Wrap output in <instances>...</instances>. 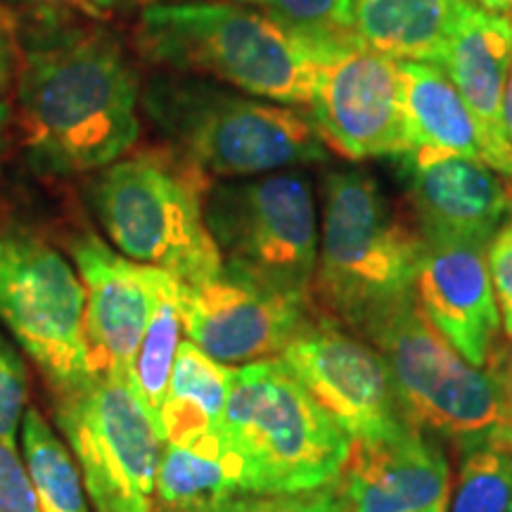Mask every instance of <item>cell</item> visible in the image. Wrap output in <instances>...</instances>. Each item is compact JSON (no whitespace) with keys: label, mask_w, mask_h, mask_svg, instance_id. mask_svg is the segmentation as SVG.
I'll return each mask as SVG.
<instances>
[{"label":"cell","mask_w":512,"mask_h":512,"mask_svg":"<svg viewBox=\"0 0 512 512\" xmlns=\"http://www.w3.org/2000/svg\"><path fill=\"white\" fill-rule=\"evenodd\" d=\"M512 64V24L460 0L439 67L453 81L477 126L482 159L512 185V143L503 117V95Z\"/></svg>","instance_id":"16"},{"label":"cell","mask_w":512,"mask_h":512,"mask_svg":"<svg viewBox=\"0 0 512 512\" xmlns=\"http://www.w3.org/2000/svg\"><path fill=\"white\" fill-rule=\"evenodd\" d=\"M12 3L38 5V8H48V10L81 12V15L105 19V17L117 15V12L128 8V3H131V0H12Z\"/></svg>","instance_id":"31"},{"label":"cell","mask_w":512,"mask_h":512,"mask_svg":"<svg viewBox=\"0 0 512 512\" xmlns=\"http://www.w3.org/2000/svg\"><path fill=\"white\" fill-rule=\"evenodd\" d=\"M83 316L86 292L76 268L31 230L0 228V320L55 396L95 375Z\"/></svg>","instance_id":"9"},{"label":"cell","mask_w":512,"mask_h":512,"mask_svg":"<svg viewBox=\"0 0 512 512\" xmlns=\"http://www.w3.org/2000/svg\"><path fill=\"white\" fill-rule=\"evenodd\" d=\"M283 496H264V494H238L219 505H211L200 512H278Z\"/></svg>","instance_id":"32"},{"label":"cell","mask_w":512,"mask_h":512,"mask_svg":"<svg viewBox=\"0 0 512 512\" xmlns=\"http://www.w3.org/2000/svg\"><path fill=\"white\" fill-rule=\"evenodd\" d=\"M413 294L434 328L472 366L491 368L501 313L484 245L425 242Z\"/></svg>","instance_id":"17"},{"label":"cell","mask_w":512,"mask_h":512,"mask_svg":"<svg viewBox=\"0 0 512 512\" xmlns=\"http://www.w3.org/2000/svg\"><path fill=\"white\" fill-rule=\"evenodd\" d=\"M256 5L309 46L354 38V0H238Z\"/></svg>","instance_id":"26"},{"label":"cell","mask_w":512,"mask_h":512,"mask_svg":"<svg viewBox=\"0 0 512 512\" xmlns=\"http://www.w3.org/2000/svg\"><path fill=\"white\" fill-rule=\"evenodd\" d=\"M278 358L354 444H377L413 427L384 356L335 320L311 311Z\"/></svg>","instance_id":"12"},{"label":"cell","mask_w":512,"mask_h":512,"mask_svg":"<svg viewBox=\"0 0 512 512\" xmlns=\"http://www.w3.org/2000/svg\"><path fill=\"white\" fill-rule=\"evenodd\" d=\"M181 342L183 320L181 309H178V280L159 268L155 309H152L136 356V366H133V389L140 396L147 415L155 422L157 432Z\"/></svg>","instance_id":"23"},{"label":"cell","mask_w":512,"mask_h":512,"mask_svg":"<svg viewBox=\"0 0 512 512\" xmlns=\"http://www.w3.org/2000/svg\"><path fill=\"white\" fill-rule=\"evenodd\" d=\"M479 8L491 12V15L510 17L512 15V0H475Z\"/></svg>","instance_id":"34"},{"label":"cell","mask_w":512,"mask_h":512,"mask_svg":"<svg viewBox=\"0 0 512 512\" xmlns=\"http://www.w3.org/2000/svg\"><path fill=\"white\" fill-rule=\"evenodd\" d=\"M238 494H249L245 463L221 427L164 444L155 484L159 512H200Z\"/></svg>","instance_id":"19"},{"label":"cell","mask_w":512,"mask_h":512,"mask_svg":"<svg viewBox=\"0 0 512 512\" xmlns=\"http://www.w3.org/2000/svg\"><path fill=\"white\" fill-rule=\"evenodd\" d=\"M0 512H41L27 463L10 441H0Z\"/></svg>","instance_id":"28"},{"label":"cell","mask_w":512,"mask_h":512,"mask_svg":"<svg viewBox=\"0 0 512 512\" xmlns=\"http://www.w3.org/2000/svg\"><path fill=\"white\" fill-rule=\"evenodd\" d=\"M55 418L95 512L155 510L164 441L131 382L93 375L74 392L55 396Z\"/></svg>","instance_id":"10"},{"label":"cell","mask_w":512,"mask_h":512,"mask_svg":"<svg viewBox=\"0 0 512 512\" xmlns=\"http://www.w3.org/2000/svg\"><path fill=\"white\" fill-rule=\"evenodd\" d=\"M143 83L112 31L48 24L19 48L17 128L31 166L64 178L95 174L140 138Z\"/></svg>","instance_id":"1"},{"label":"cell","mask_w":512,"mask_h":512,"mask_svg":"<svg viewBox=\"0 0 512 512\" xmlns=\"http://www.w3.org/2000/svg\"><path fill=\"white\" fill-rule=\"evenodd\" d=\"M230 384H233V368L209 358L190 339H183L166 392L162 420H159V437L164 444L219 430Z\"/></svg>","instance_id":"22"},{"label":"cell","mask_w":512,"mask_h":512,"mask_svg":"<svg viewBox=\"0 0 512 512\" xmlns=\"http://www.w3.org/2000/svg\"><path fill=\"white\" fill-rule=\"evenodd\" d=\"M278 512H347V501L337 479L335 484L320 486V489L283 496Z\"/></svg>","instance_id":"30"},{"label":"cell","mask_w":512,"mask_h":512,"mask_svg":"<svg viewBox=\"0 0 512 512\" xmlns=\"http://www.w3.org/2000/svg\"><path fill=\"white\" fill-rule=\"evenodd\" d=\"M17 43L12 41L10 31L0 24V98H3L5 88L10 86L12 76L17 74Z\"/></svg>","instance_id":"33"},{"label":"cell","mask_w":512,"mask_h":512,"mask_svg":"<svg viewBox=\"0 0 512 512\" xmlns=\"http://www.w3.org/2000/svg\"><path fill=\"white\" fill-rule=\"evenodd\" d=\"M366 342L392 370L406 418L467 448L494 444L512 451V403L498 370L472 366L418 302H408L373 325Z\"/></svg>","instance_id":"7"},{"label":"cell","mask_w":512,"mask_h":512,"mask_svg":"<svg viewBox=\"0 0 512 512\" xmlns=\"http://www.w3.org/2000/svg\"><path fill=\"white\" fill-rule=\"evenodd\" d=\"M496 370H498V375H501L505 394H508V399L512 403V349H510V354H508V361H505V366H501V363H496Z\"/></svg>","instance_id":"36"},{"label":"cell","mask_w":512,"mask_h":512,"mask_svg":"<svg viewBox=\"0 0 512 512\" xmlns=\"http://www.w3.org/2000/svg\"><path fill=\"white\" fill-rule=\"evenodd\" d=\"M503 117H505V128H508V138L512 143V64H510V72H508V83H505Z\"/></svg>","instance_id":"35"},{"label":"cell","mask_w":512,"mask_h":512,"mask_svg":"<svg viewBox=\"0 0 512 512\" xmlns=\"http://www.w3.org/2000/svg\"><path fill=\"white\" fill-rule=\"evenodd\" d=\"M347 512H448L451 467L444 451L411 427L377 444H354L339 477Z\"/></svg>","instance_id":"18"},{"label":"cell","mask_w":512,"mask_h":512,"mask_svg":"<svg viewBox=\"0 0 512 512\" xmlns=\"http://www.w3.org/2000/svg\"><path fill=\"white\" fill-rule=\"evenodd\" d=\"M29 399V375L19 351L0 335V441L15 444Z\"/></svg>","instance_id":"27"},{"label":"cell","mask_w":512,"mask_h":512,"mask_svg":"<svg viewBox=\"0 0 512 512\" xmlns=\"http://www.w3.org/2000/svg\"><path fill=\"white\" fill-rule=\"evenodd\" d=\"M140 110L166 147L209 178H252L328 159V147L299 107L202 76L159 69L143 83Z\"/></svg>","instance_id":"3"},{"label":"cell","mask_w":512,"mask_h":512,"mask_svg":"<svg viewBox=\"0 0 512 512\" xmlns=\"http://www.w3.org/2000/svg\"><path fill=\"white\" fill-rule=\"evenodd\" d=\"M221 432L245 463L249 494L264 496L335 484L354 448L280 358L233 368Z\"/></svg>","instance_id":"6"},{"label":"cell","mask_w":512,"mask_h":512,"mask_svg":"<svg viewBox=\"0 0 512 512\" xmlns=\"http://www.w3.org/2000/svg\"><path fill=\"white\" fill-rule=\"evenodd\" d=\"M425 252L418 226L368 171L323 178V219L311 309L366 337L384 316L413 302Z\"/></svg>","instance_id":"2"},{"label":"cell","mask_w":512,"mask_h":512,"mask_svg":"<svg viewBox=\"0 0 512 512\" xmlns=\"http://www.w3.org/2000/svg\"><path fill=\"white\" fill-rule=\"evenodd\" d=\"M88 197L107 240L138 264L192 285L223 271L204 221L211 178L171 147L145 150L95 171Z\"/></svg>","instance_id":"5"},{"label":"cell","mask_w":512,"mask_h":512,"mask_svg":"<svg viewBox=\"0 0 512 512\" xmlns=\"http://www.w3.org/2000/svg\"><path fill=\"white\" fill-rule=\"evenodd\" d=\"M422 240L484 245L512 219V185L477 157L411 150L399 157Z\"/></svg>","instance_id":"14"},{"label":"cell","mask_w":512,"mask_h":512,"mask_svg":"<svg viewBox=\"0 0 512 512\" xmlns=\"http://www.w3.org/2000/svg\"><path fill=\"white\" fill-rule=\"evenodd\" d=\"M460 0H354V31L396 62L439 64Z\"/></svg>","instance_id":"21"},{"label":"cell","mask_w":512,"mask_h":512,"mask_svg":"<svg viewBox=\"0 0 512 512\" xmlns=\"http://www.w3.org/2000/svg\"><path fill=\"white\" fill-rule=\"evenodd\" d=\"M204 221L219 247L223 271L311 304L318 219L304 174L273 171L211 183Z\"/></svg>","instance_id":"8"},{"label":"cell","mask_w":512,"mask_h":512,"mask_svg":"<svg viewBox=\"0 0 512 512\" xmlns=\"http://www.w3.org/2000/svg\"><path fill=\"white\" fill-rule=\"evenodd\" d=\"M8 126H10V110H8V105H3V102H0V155H3V150H5Z\"/></svg>","instance_id":"37"},{"label":"cell","mask_w":512,"mask_h":512,"mask_svg":"<svg viewBox=\"0 0 512 512\" xmlns=\"http://www.w3.org/2000/svg\"><path fill=\"white\" fill-rule=\"evenodd\" d=\"M178 309L185 339L228 368L278 358L313 311L226 271L178 283Z\"/></svg>","instance_id":"13"},{"label":"cell","mask_w":512,"mask_h":512,"mask_svg":"<svg viewBox=\"0 0 512 512\" xmlns=\"http://www.w3.org/2000/svg\"><path fill=\"white\" fill-rule=\"evenodd\" d=\"M508 19H510V24H512V15H510V17H508Z\"/></svg>","instance_id":"38"},{"label":"cell","mask_w":512,"mask_h":512,"mask_svg":"<svg viewBox=\"0 0 512 512\" xmlns=\"http://www.w3.org/2000/svg\"><path fill=\"white\" fill-rule=\"evenodd\" d=\"M448 512H512V451L484 444L467 448Z\"/></svg>","instance_id":"25"},{"label":"cell","mask_w":512,"mask_h":512,"mask_svg":"<svg viewBox=\"0 0 512 512\" xmlns=\"http://www.w3.org/2000/svg\"><path fill=\"white\" fill-rule=\"evenodd\" d=\"M486 261H489L491 285H494L501 325L505 337L512 339V219L489 242Z\"/></svg>","instance_id":"29"},{"label":"cell","mask_w":512,"mask_h":512,"mask_svg":"<svg viewBox=\"0 0 512 512\" xmlns=\"http://www.w3.org/2000/svg\"><path fill=\"white\" fill-rule=\"evenodd\" d=\"M136 48L162 72L202 76L278 105L309 107L313 48L247 5L223 0L147 5L138 19Z\"/></svg>","instance_id":"4"},{"label":"cell","mask_w":512,"mask_h":512,"mask_svg":"<svg viewBox=\"0 0 512 512\" xmlns=\"http://www.w3.org/2000/svg\"><path fill=\"white\" fill-rule=\"evenodd\" d=\"M311 48L316 74L309 117L323 145L347 162L406 155L399 62L363 46L358 36Z\"/></svg>","instance_id":"11"},{"label":"cell","mask_w":512,"mask_h":512,"mask_svg":"<svg viewBox=\"0 0 512 512\" xmlns=\"http://www.w3.org/2000/svg\"><path fill=\"white\" fill-rule=\"evenodd\" d=\"M399 72L408 152L432 150L482 159L475 121L444 69L432 62H399Z\"/></svg>","instance_id":"20"},{"label":"cell","mask_w":512,"mask_h":512,"mask_svg":"<svg viewBox=\"0 0 512 512\" xmlns=\"http://www.w3.org/2000/svg\"><path fill=\"white\" fill-rule=\"evenodd\" d=\"M86 292V344L95 375L133 384V366L155 309L159 268L126 259L98 233H79L69 245Z\"/></svg>","instance_id":"15"},{"label":"cell","mask_w":512,"mask_h":512,"mask_svg":"<svg viewBox=\"0 0 512 512\" xmlns=\"http://www.w3.org/2000/svg\"><path fill=\"white\" fill-rule=\"evenodd\" d=\"M22 451L41 512H91L79 465L36 408L24 413Z\"/></svg>","instance_id":"24"}]
</instances>
